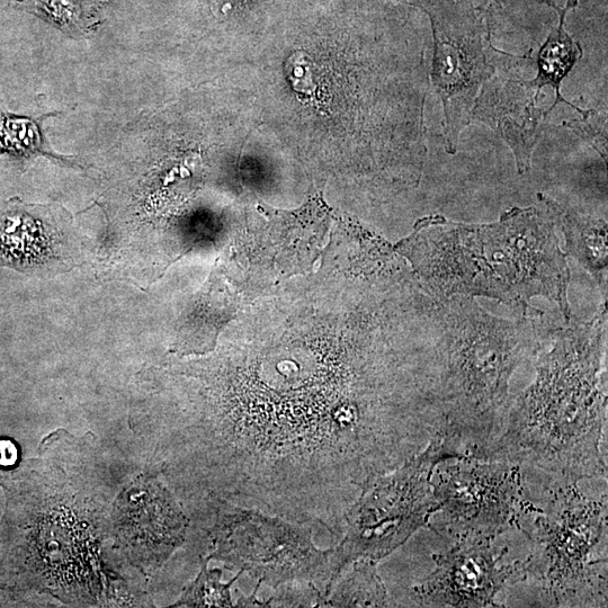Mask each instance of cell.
<instances>
[{
    "instance_id": "cell-6",
    "label": "cell",
    "mask_w": 608,
    "mask_h": 608,
    "mask_svg": "<svg viewBox=\"0 0 608 608\" xmlns=\"http://www.w3.org/2000/svg\"><path fill=\"white\" fill-rule=\"evenodd\" d=\"M418 6L431 21V83L443 104L445 148L455 155L481 87L498 70L534 66L535 59L496 49L476 0H418Z\"/></svg>"
},
{
    "instance_id": "cell-5",
    "label": "cell",
    "mask_w": 608,
    "mask_h": 608,
    "mask_svg": "<svg viewBox=\"0 0 608 608\" xmlns=\"http://www.w3.org/2000/svg\"><path fill=\"white\" fill-rule=\"evenodd\" d=\"M461 456L466 453L458 438L442 428L423 451L362 489L345 513L342 540L333 548V585L353 562H379L428 526L438 509L433 472Z\"/></svg>"
},
{
    "instance_id": "cell-3",
    "label": "cell",
    "mask_w": 608,
    "mask_h": 608,
    "mask_svg": "<svg viewBox=\"0 0 608 608\" xmlns=\"http://www.w3.org/2000/svg\"><path fill=\"white\" fill-rule=\"evenodd\" d=\"M437 302L431 347L443 429L475 458L502 432L513 374L539 355L542 342L533 312L511 321L490 316L472 298Z\"/></svg>"
},
{
    "instance_id": "cell-4",
    "label": "cell",
    "mask_w": 608,
    "mask_h": 608,
    "mask_svg": "<svg viewBox=\"0 0 608 608\" xmlns=\"http://www.w3.org/2000/svg\"><path fill=\"white\" fill-rule=\"evenodd\" d=\"M529 499L520 530L532 550L523 583L544 607L607 606V491L599 497L578 485L542 490Z\"/></svg>"
},
{
    "instance_id": "cell-20",
    "label": "cell",
    "mask_w": 608,
    "mask_h": 608,
    "mask_svg": "<svg viewBox=\"0 0 608 608\" xmlns=\"http://www.w3.org/2000/svg\"><path fill=\"white\" fill-rule=\"evenodd\" d=\"M17 460V450L11 441H0V466L11 467Z\"/></svg>"
},
{
    "instance_id": "cell-13",
    "label": "cell",
    "mask_w": 608,
    "mask_h": 608,
    "mask_svg": "<svg viewBox=\"0 0 608 608\" xmlns=\"http://www.w3.org/2000/svg\"><path fill=\"white\" fill-rule=\"evenodd\" d=\"M538 199L566 241V253L593 276L607 301V221L587 216L541 193Z\"/></svg>"
},
{
    "instance_id": "cell-14",
    "label": "cell",
    "mask_w": 608,
    "mask_h": 608,
    "mask_svg": "<svg viewBox=\"0 0 608 608\" xmlns=\"http://www.w3.org/2000/svg\"><path fill=\"white\" fill-rule=\"evenodd\" d=\"M540 3L549 5L559 14V25L554 29L547 41L544 42L538 59H535V64L538 65V74L531 80L536 92L542 93L544 87H551L556 92V101L547 110V116L553 111L554 107L559 104H566L574 109L579 114L583 113L577 105L571 104L562 96L561 85L577 62L583 57V48L580 43L570 37L567 32L566 17L571 10H575L578 6V0H567L566 8L559 7L553 0H539Z\"/></svg>"
},
{
    "instance_id": "cell-12",
    "label": "cell",
    "mask_w": 608,
    "mask_h": 608,
    "mask_svg": "<svg viewBox=\"0 0 608 608\" xmlns=\"http://www.w3.org/2000/svg\"><path fill=\"white\" fill-rule=\"evenodd\" d=\"M266 225L258 236L257 252L276 270L291 275L306 272L323 247L329 216L320 195L295 211H277L262 204Z\"/></svg>"
},
{
    "instance_id": "cell-22",
    "label": "cell",
    "mask_w": 608,
    "mask_h": 608,
    "mask_svg": "<svg viewBox=\"0 0 608 608\" xmlns=\"http://www.w3.org/2000/svg\"><path fill=\"white\" fill-rule=\"evenodd\" d=\"M496 2H497V0H496Z\"/></svg>"
},
{
    "instance_id": "cell-9",
    "label": "cell",
    "mask_w": 608,
    "mask_h": 608,
    "mask_svg": "<svg viewBox=\"0 0 608 608\" xmlns=\"http://www.w3.org/2000/svg\"><path fill=\"white\" fill-rule=\"evenodd\" d=\"M494 541L461 540L434 556L435 570L411 588L417 607H504L496 601L508 586L525 580L524 561L504 563L507 549Z\"/></svg>"
},
{
    "instance_id": "cell-2",
    "label": "cell",
    "mask_w": 608,
    "mask_h": 608,
    "mask_svg": "<svg viewBox=\"0 0 608 608\" xmlns=\"http://www.w3.org/2000/svg\"><path fill=\"white\" fill-rule=\"evenodd\" d=\"M397 250L436 301L485 297L529 315L543 297L569 324L567 254L545 209L513 208L487 225L426 217Z\"/></svg>"
},
{
    "instance_id": "cell-1",
    "label": "cell",
    "mask_w": 608,
    "mask_h": 608,
    "mask_svg": "<svg viewBox=\"0 0 608 608\" xmlns=\"http://www.w3.org/2000/svg\"><path fill=\"white\" fill-rule=\"evenodd\" d=\"M607 306L554 337L536 378L512 398L499 436L476 459L518 464L541 491L607 477ZM473 458V456H472Z\"/></svg>"
},
{
    "instance_id": "cell-17",
    "label": "cell",
    "mask_w": 608,
    "mask_h": 608,
    "mask_svg": "<svg viewBox=\"0 0 608 608\" xmlns=\"http://www.w3.org/2000/svg\"><path fill=\"white\" fill-rule=\"evenodd\" d=\"M210 559L204 560L201 572L189 587L184 590L183 595L173 607H232L231 587L236 583L243 571L229 581L228 584L221 583L222 569H209Z\"/></svg>"
},
{
    "instance_id": "cell-21",
    "label": "cell",
    "mask_w": 608,
    "mask_h": 608,
    "mask_svg": "<svg viewBox=\"0 0 608 608\" xmlns=\"http://www.w3.org/2000/svg\"><path fill=\"white\" fill-rule=\"evenodd\" d=\"M101 2H105V0H101Z\"/></svg>"
},
{
    "instance_id": "cell-10",
    "label": "cell",
    "mask_w": 608,
    "mask_h": 608,
    "mask_svg": "<svg viewBox=\"0 0 608 608\" xmlns=\"http://www.w3.org/2000/svg\"><path fill=\"white\" fill-rule=\"evenodd\" d=\"M114 527L130 558L154 570L181 547L189 521L164 485L154 478H142L120 496Z\"/></svg>"
},
{
    "instance_id": "cell-7",
    "label": "cell",
    "mask_w": 608,
    "mask_h": 608,
    "mask_svg": "<svg viewBox=\"0 0 608 608\" xmlns=\"http://www.w3.org/2000/svg\"><path fill=\"white\" fill-rule=\"evenodd\" d=\"M208 504L216 509L210 529V560L247 572L274 590L292 581L323 584L324 596L332 588L333 548L316 547L314 523L291 522L234 505Z\"/></svg>"
},
{
    "instance_id": "cell-15",
    "label": "cell",
    "mask_w": 608,
    "mask_h": 608,
    "mask_svg": "<svg viewBox=\"0 0 608 608\" xmlns=\"http://www.w3.org/2000/svg\"><path fill=\"white\" fill-rule=\"evenodd\" d=\"M239 304L217 274L211 276L207 290L195 301L186 317L180 346L184 351H211L220 330L234 318Z\"/></svg>"
},
{
    "instance_id": "cell-8",
    "label": "cell",
    "mask_w": 608,
    "mask_h": 608,
    "mask_svg": "<svg viewBox=\"0 0 608 608\" xmlns=\"http://www.w3.org/2000/svg\"><path fill=\"white\" fill-rule=\"evenodd\" d=\"M432 485L438 509L428 526L455 542L520 530L530 499L518 464L468 455L438 464Z\"/></svg>"
},
{
    "instance_id": "cell-11",
    "label": "cell",
    "mask_w": 608,
    "mask_h": 608,
    "mask_svg": "<svg viewBox=\"0 0 608 608\" xmlns=\"http://www.w3.org/2000/svg\"><path fill=\"white\" fill-rule=\"evenodd\" d=\"M522 69H502L481 87L471 123H484L512 150L518 172L530 171L532 157L542 137L547 115L531 80L520 77Z\"/></svg>"
},
{
    "instance_id": "cell-18",
    "label": "cell",
    "mask_w": 608,
    "mask_h": 608,
    "mask_svg": "<svg viewBox=\"0 0 608 608\" xmlns=\"http://www.w3.org/2000/svg\"><path fill=\"white\" fill-rule=\"evenodd\" d=\"M581 118L563 123L581 139L592 146L607 163V113L597 110H584Z\"/></svg>"
},
{
    "instance_id": "cell-19",
    "label": "cell",
    "mask_w": 608,
    "mask_h": 608,
    "mask_svg": "<svg viewBox=\"0 0 608 608\" xmlns=\"http://www.w3.org/2000/svg\"><path fill=\"white\" fill-rule=\"evenodd\" d=\"M37 10L62 29L83 28V10L77 0H33Z\"/></svg>"
},
{
    "instance_id": "cell-16",
    "label": "cell",
    "mask_w": 608,
    "mask_h": 608,
    "mask_svg": "<svg viewBox=\"0 0 608 608\" xmlns=\"http://www.w3.org/2000/svg\"><path fill=\"white\" fill-rule=\"evenodd\" d=\"M324 596L321 607H396L378 574V562L355 561Z\"/></svg>"
}]
</instances>
